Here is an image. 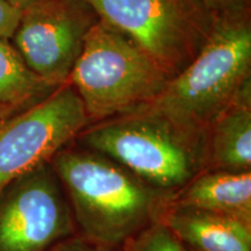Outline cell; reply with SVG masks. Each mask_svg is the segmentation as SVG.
<instances>
[{
  "label": "cell",
  "mask_w": 251,
  "mask_h": 251,
  "mask_svg": "<svg viewBox=\"0 0 251 251\" xmlns=\"http://www.w3.org/2000/svg\"><path fill=\"white\" fill-rule=\"evenodd\" d=\"M81 236L120 248L159 221L172 196L84 147L59 150L50 162Z\"/></svg>",
  "instance_id": "6da1fadb"
},
{
  "label": "cell",
  "mask_w": 251,
  "mask_h": 251,
  "mask_svg": "<svg viewBox=\"0 0 251 251\" xmlns=\"http://www.w3.org/2000/svg\"><path fill=\"white\" fill-rule=\"evenodd\" d=\"M250 70L248 11L214 19L192 62L139 109L158 115L185 133L206 137L213 122L251 83Z\"/></svg>",
  "instance_id": "7a4b0ae2"
},
{
  "label": "cell",
  "mask_w": 251,
  "mask_h": 251,
  "mask_svg": "<svg viewBox=\"0 0 251 251\" xmlns=\"http://www.w3.org/2000/svg\"><path fill=\"white\" fill-rule=\"evenodd\" d=\"M76 139L80 147L108 157L170 196L205 170L206 137L185 133L144 109L93 122Z\"/></svg>",
  "instance_id": "3957f363"
},
{
  "label": "cell",
  "mask_w": 251,
  "mask_h": 251,
  "mask_svg": "<svg viewBox=\"0 0 251 251\" xmlns=\"http://www.w3.org/2000/svg\"><path fill=\"white\" fill-rule=\"evenodd\" d=\"M171 78L133 41L99 19L68 81L91 122H98L147 105Z\"/></svg>",
  "instance_id": "277c9868"
},
{
  "label": "cell",
  "mask_w": 251,
  "mask_h": 251,
  "mask_svg": "<svg viewBox=\"0 0 251 251\" xmlns=\"http://www.w3.org/2000/svg\"><path fill=\"white\" fill-rule=\"evenodd\" d=\"M100 20L130 39L171 75L192 62L213 20L197 0H85Z\"/></svg>",
  "instance_id": "5b68a950"
},
{
  "label": "cell",
  "mask_w": 251,
  "mask_h": 251,
  "mask_svg": "<svg viewBox=\"0 0 251 251\" xmlns=\"http://www.w3.org/2000/svg\"><path fill=\"white\" fill-rule=\"evenodd\" d=\"M91 120L69 81L0 125V193L19 178L48 164Z\"/></svg>",
  "instance_id": "8992f818"
},
{
  "label": "cell",
  "mask_w": 251,
  "mask_h": 251,
  "mask_svg": "<svg viewBox=\"0 0 251 251\" xmlns=\"http://www.w3.org/2000/svg\"><path fill=\"white\" fill-rule=\"evenodd\" d=\"M74 215L50 163L0 193V251H50L74 236Z\"/></svg>",
  "instance_id": "52a82bcc"
},
{
  "label": "cell",
  "mask_w": 251,
  "mask_h": 251,
  "mask_svg": "<svg viewBox=\"0 0 251 251\" xmlns=\"http://www.w3.org/2000/svg\"><path fill=\"white\" fill-rule=\"evenodd\" d=\"M99 18L85 0H40L24 9L13 45L50 85L67 83Z\"/></svg>",
  "instance_id": "ba28073f"
},
{
  "label": "cell",
  "mask_w": 251,
  "mask_h": 251,
  "mask_svg": "<svg viewBox=\"0 0 251 251\" xmlns=\"http://www.w3.org/2000/svg\"><path fill=\"white\" fill-rule=\"evenodd\" d=\"M161 221L192 251H251V225L231 216L169 205Z\"/></svg>",
  "instance_id": "9c48e42d"
},
{
  "label": "cell",
  "mask_w": 251,
  "mask_h": 251,
  "mask_svg": "<svg viewBox=\"0 0 251 251\" xmlns=\"http://www.w3.org/2000/svg\"><path fill=\"white\" fill-rule=\"evenodd\" d=\"M169 205L231 216L251 225V171L202 170Z\"/></svg>",
  "instance_id": "30bf717a"
},
{
  "label": "cell",
  "mask_w": 251,
  "mask_h": 251,
  "mask_svg": "<svg viewBox=\"0 0 251 251\" xmlns=\"http://www.w3.org/2000/svg\"><path fill=\"white\" fill-rule=\"evenodd\" d=\"M205 170L251 171V83L207 130Z\"/></svg>",
  "instance_id": "8fae6325"
},
{
  "label": "cell",
  "mask_w": 251,
  "mask_h": 251,
  "mask_svg": "<svg viewBox=\"0 0 251 251\" xmlns=\"http://www.w3.org/2000/svg\"><path fill=\"white\" fill-rule=\"evenodd\" d=\"M55 89L28 67L11 41L0 37V103L24 109Z\"/></svg>",
  "instance_id": "7c38bea8"
},
{
  "label": "cell",
  "mask_w": 251,
  "mask_h": 251,
  "mask_svg": "<svg viewBox=\"0 0 251 251\" xmlns=\"http://www.w3.org/2000/svg\"><path fill=\"white\" fill-rule=\"evenodd\" d=\"M125 247L126 251H191L161 220L141 231Z\"/></svg>",
  "instance_id": "4fadbf2b"
},
{
  "label": "cell",
  "mask_w": 251,
  "mask_h": 251,
  "mask_svg": "<svg viewBox=\"0 0 251 251\" xmlns=\"http://www.w3.org/2000/svg\"><path fill=\"white\" fill-rule=\"evenodd\" d=\"M249 0H197L212 20L248 11Z\"/></svg>",
  "instance_id": "5bb4252c"
},
{
  "label": "cell",
  "mask_w": 251,
  "mask_h": 251,
  "mask_svg": "<svg viewBox=\"0 0 251 251\" xmlns=\"http://www.w3.org/2000/svg\"><path fill=\"white\" fill-rule=\"evenodd\" d=\"M23 15V9L8 0H0V37L11 40Z\"/></svg>",
  "instance_id": "9a60e30c"
},
{
  "label": "cell",
  "mask_w": 251,
  "mask_h": 251,
  "mask_svg": "<svg viewBox=\"0 0 251 251\" xmlns=\"http://www.w3.org/2000/svg\"><path fill=\"white\" fill-rule=\"evenodd\" d=\"M50 251H126L119 248L103 246L90 241L84 236H71L63 240L62 242L52 248Z\"/></svg>",
  "instance_id": "2e32d148"
},
{
  "label": "cell",
  "mask_w": 251,
  "mask_h": 251,
  "mask_svg": "<svg viewBox=\"0 0 251 251\" xmlns=\"http://www.w3.org/2000/svg\"><path fill=\"white\" fill-rule=\"evenodd\" d=\"M19 111H21V109L13 107V106H7V105H2V103H0V125H1L4 121L7 120L9 117H12L14 113H17Z\"/></svg>",
  "instance_id": "e0dca14e"
},
{
  "label": "cell",
  "mask_w": 251,
  "mask_h": 251,
  "mask_svg": "<svg viewBox=\"0 0 251 251\" xmlns=\"http://www.w3.org/2000/svg\"><path fill=\"white\" fill-rule=\"evenodd\" d=\"M8 1H11L12 4L18 6L19 8H21L24 11V9L28 8L29 6L36 4V2L40 1V0H8Z\"/></svg>",
  "instance_id": "ac0fdd59"
},
{
  "label": "cell",
  "mask_w": 251,
  "mask_h": 251,
  "mask_svg": "<svg viewBox=\"0 0 251 251\" xmlns=\"http://www.w3.org/2000/svg\"><path fill=\"white\" fill-rule=\"evenodd\" d=\"M191 251H192V250H191Z\"/></svg>",
  "instance_id": "d6986e66"
}]
</instances>
